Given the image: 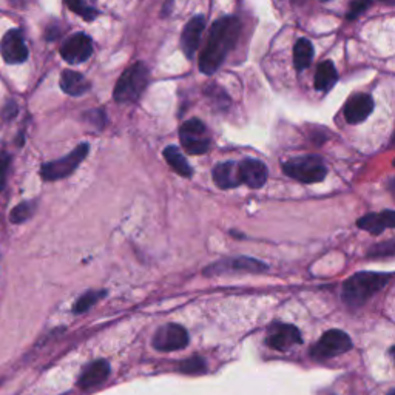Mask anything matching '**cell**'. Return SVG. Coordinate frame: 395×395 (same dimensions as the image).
Segmentation results:
<instances>
[{
  "label": "cell",
  "instance_id": "obj_27",
  "mask_svg": "<svg viewBox=\"0 0 395 395\" xmlns=\"http://www.w3.org/2000/svg\"><path fill=\"white\" fill-rule=\"evenodd\" d=\"M369 5H371V0H352L351 10H349V14H347L349 21L357 19L361 12H365L369 8Z\"/></svg>",
  "mask_w": 395,
  "mask_h": 395
},
{
  "label": "cell",
  "instance_id": "obj_14",
  "mask_svg": "<svg viewBox=\"0 0 395 395\" xmlns=\"http://www.w3.org/2000/svg\"><path fill=\"white\" fill-rule=\"evenodd\" d=\"M204 28H205L204 16L193 17L192 21L185 25L183 36H181V47H183L184 54L189 57V59H193V56L196 53Z\"/></svg>",
  "mask_w": 395,
  "mask_h": 395
},
{
  "label": "cell",
  "instance_id": "obj_10",
  "mask_svg": "<svg viewBox=\"0 0 395 395\" xmlns=\"http://www.w3.org/2000/svg\"><path fill=\"white\" fill-rule=\"evenodd\" d=\"M0 54L6 63H22L28 59V48L25 45L21 30H10L2 37Z\"/></svg>",
  "mask_w": 395,
  "mask_h": 395
},
{
  "label": "cell",
  "instance_id": "obj_23",
  "mask_svg": "<svg viewBox=\"0 0 395 395\" xmlns=\"http://www.w3.org/2000/svg\"><path fill=\"white\" fill-rule=\"evenodd\" d=\"M65 3L71 11L76 12L77 16H81L87 22H92L99 16V11L96 10L92 0H65Z\"/></svg>",
  "mask_w": 395,
  "mask_h": 395
},
{
  "label": "cell",
  "instance_id": "obj_30",
  "mask_svg": "<svg viewBox=\"0 0 395 395\" xmlns=\"http://www.w3.org/2000/svg\"><path fill=\"white\" fill-rule=\"evenodd\" d=\"M17 112H19V108H17V105H16V102H8L5 105V108H3V118H6V119H11V118H14V116L17 114Z\"/></svg>",
  "mask_w": 395,
  "mask_h": 395
},
{
  "label": "cell",
  "instance_id": "obj_32",
  "mask_svg": "<svg viewBox=\"0 0 395 395\" xmlns=\"http://www.w3.org/2000/svg\"><path fill=\"white\" fill-rule=\"evenodd\" d=\"M383 2H389V3H391V2H392V0H383Z\"/></svg>",
  "mask_w": 395,
  "mask_h": 395
},
{
  "label": "cell",
  "instance_id": "obj_15",
  "mask_svg": "<svg viewBox=\"0 0 395 395\" xmlns=\"http://www.w3.org/2000/svg\"><path fill=\"white\" fill-rule=\"evenodd\" d=\"M361 230H366L372 235H380L386 229L395 227V213L394 210H385L380 213H367L357 221Z\"/></svg>",
  "mask_w": 395,
  "mask_h": 395
},
{
  "label": "cell",
  "instance_id": "obj_19",
  "mask_svg": "<svg viewBox=\"0 0 395 395\" xmlns=\"http://www.w3.org/2000/svg\"><path fill=\"white\" fill-rule=\"evenodd\" d=\"M61 88L68 96H82L90 90V82L85 79V76L77 71L65 70L62 71L61 76Z\"/></svg>",
  "mask_w": 395,
  "mask_h": 395
},
{
  "label": "cell",
  "instance_id": "obj_9",
  "mask_svg": "<svg viewBox=\"0 0 395 395\" xmlns=\"http://www.w3.org/2000/svg\"><path fill=\"white\" fill-rule=\"evenodd\" d=\"M93 54V41L85 33H76L62 43L61 56L68 63L87 62Z\"/></svg>",
  "mask_w": 395,
  "mask_h": 395
},
{
  "label": "cell",
  "instance_id": "obj_26",
  "mask_svg": "<svg viewBox=\"0 0 395 395\" xmlns=\"http://www.w3.org/2000/svg\"><path fill=\"white\" fill-rule=\"evenodd\" d=\"M179 371L189 375H199L207 371V363L203 357H192L189 360L181 361Z\"/></svg>",
  "mask_w": 395,
  "mask_h": 395
},
{
  "label": "cell",
  "instance_id": "obj_7",
  "mask_svg": "<svg viewBox=\"0 0 395 395\" xmlns=\"http://www.w3.org/2000/svg\"><path fill=\"white\" fill-rule=\"evenodd\" d=\"M181 144L190 154H204L210 148V138L207 136V128L203 121L196 118L185 121L179 128Z\"/></svg>",
  "mask_w": 395,
  "mask_h": 395
},
{
  "label": "cell",
  "instance_id": "obj_29",
  "mask_svg": "<svg viewBox=\"0 0 395 395\" xmlns=\"http://www.w3.org/2000/svg\"><path fill=\"white\" fill-rule=\"evenodd\" d=\"M10 163H11V158L8 153L0 154V192H2L6 185V174H8Z\"/></svg>",
  "mask_w": 395,
  "mask_h": 395
},
{
  "label": "cell",
  "instance_id": "obj_21",
  "mask_svg": "<svg viewBox=\"0 0 395 395\" xmlns=\"http://www.w3.org/2000/svg\"><path fill=\"white\" fill-rule=\"evenodd\" d=\"M164 158L168 163V165H170L178 174H181V176L190 178L193 174V168L190 167L189 163H187L185 156L183 153H181L178 147L168 145L164 150Z\"/></svg>",
  "mask_w": 395,
  "mask_h": 395
},
{
  "label": "cell",
  "instance_id": "obj_4",
  "mask_svg": "<svg viewBox=\"0 0 395 395\" xmlns=\"http://www.w3.org/2000/svg\"><path fill=\"white\" fill-rule=\"evenodd\" d=\"M283 172L290 178L301 181V183L315 184L321 183V181L326 178L327 168L320 156L307 154V156L294 158L287 161V163H284Z\"/></svg>",
  "mask_w": 395,
  "mask_h": 395
},
{
  "label": "cell",
  "instance_id": "obj_16",
  "mask_svg": "<svg viewBox=\"0 0 395 395\" xmlns=\"http://www.w3.org/2000/svg\"><path fill=\"white\" fill-rule=\"evenodd\" d=\"M267 345L275 351H289L290 347L301 343V332L292 325H284L278 327L274 334L267 336Z\"/></svg>",
  "mask_w": 395,
  "mask_h": 395
},
{
  "label": "cell",
  "instance_id": "obj_12",
  "mask_svg": "<svg viewBox=\"0 0 395 395\" xmlns=\"http://www.w3.org/2000/svg\"><path fill=\"white\" fill-rule=\"evenodd\" d=\"M239 168V178H241L243 184H247L250 189H260L267 181L269 172L264 163L258 159H243L238 163Z\"/></svg>",
  "mask_w": 395,
  "mask_h": 395
},
{
  "label": "cell",
  "instance_id": "obj_1",
  "mask_svg": "<svg viewBox=\"0 0 395 395\" xmlns=\"http://www.w3.org/2000/svg\"><path fill=\"white\" fill-rule=\"evenodd\" d=\"M241 33V22L235 16H225L212 25L205 48L199 57V70L204 74H213L223 65L225 57L236 45Z\"/></svg>",
  "mask_w": 395,
  "mask_h": 395
},
{
  "label": "cell",
  "instance_id": "obj_2",
  "mask_svg": "<svg viewBox=\"0 0 395 395\" xmlns=\"http://www.w3.org/2000/svg\"><path fill=\"white\" fill-rule=\"evenodd\" d=\"M391 274L380 272H358L343 284L341 298L351 307L363 306L369 298L380 292L391 281Z\"/></svg>",
  "mask_w": 395,
  "mask_h": 395
},
{
  "label": "cell",
  "instance_id": "obj_13",
  "mask_svg": "<svg viewBox=\"0 0 395 395\" xmlns=\"http://www.w3.org/2000/svg\"><path fill=\"white\" fill-rule=\"evenodd\" d=\"M374 110V101L366 93L354 94L345 105V118L349 124H360L366 121Z\"/></svg>",
  "mask_w": 395,
  "mask_h": 395
},
{
  "label": "cell",
  "instance_id": "obj_20",
  "mask_svg": "<svg viewBox=\"0 0 395 395\" xmlns=\"http://www.w3.org/2000/svg\"><path fill=\"white\" fill-rule=\"evenodd\" d=\"M338 81V74H336V68L330 61L321 62L315 73V88L318 92H327L334 87V83Z\"/></svg>",
  "mask_w": 395,
  "mask_h": 395
},
{
  "label": "cell",
  "instance_id": "obj_28",
  "mask_svg": "<svg viewBox=\"0 0 395 395\" xmlns=\"http://www.w3.org/2000/svg\"><path fill=\"white\" fill-rule=\"evenodd\" d=\"M395 254V244L391 241H386L385 244H380L377 247L369 250V256H392Z\"/></svg>",
  "mask_w": 395,
  "mask_h": 395
},
{
  "label": "cell",
  "instance_id": "obj_25",
  "mask_svg": "<svg viewBox=\"0 0 395 395\" xmlns=\"http://www.w3.org/2000/svg\"><path fill=\"white\" fill-rule=\"evenodd\" d=\"M34 209H36V205L33 203H22V204L16 205L14 209H12L11 213H10L11 223H14V224L25 223V221H27V219H30L31 216H33Z\"/></svg>",
  "mask_w": 395,
  "mask_h": 395
},
{
  "label": "cell",
  "instance_id": "obj_24",
  "mask_svg": "<svg viewBox=\"0 0 395 395\" xmlns=\"http://www.w3.org/2000/svg\"><path fill=\"white\" fill-rule=\"evenodd\" d=\"M107 295V292H93V290H90V292L83 294L79 300L76 301L74 307H73V312L74 314H83L87 312L90 307H93L96 303H98L101 298H103Z\"/></svg>",
  "mask_w": 395,
  "mask_h": 395
},
{
  "label": "cell",
  "instance_id": "obj_6",
  "mask_svg": "<svg viewBox=\"0 0 395 395\" xmlns=\"http://www.w3.org/2000/svg\"><path fill=\"white\" fill-rule=\"evenodd\" d=\"M88 150H90L88 144L77 145L73 152L67 154V156L53 161V163L43 164L41 168V176L45 181H57L70 176V174L79 167L82 161L85 159Z\"/></svg>",
  "mask_w": 395,
  "mask_h": 395
},
{
  "label": "cell",
  "instance_id": "obj_8",
  "mask_svg": "<svg viewBox=\"0 0 395 395\" xmlns=\"http://www.w3.org/2000/svg\"><path fill=\"white\" fill-rule=\"evenodd\" d=\"M189 345V334L179 325H165L153 336V347L161 352L179 351Z\"/></svg>",
  "mask_w": 395,
  "mask_h": 395
},
{
  "label": "cell",
  "instance_id": "obj_31",
  "mask_svg": "<svg viewBox=\"0 0 395 395\" xmlns=\"http://www.w3.org/2000/svg\"><path fill=\"white\" fill-rule=\"evenodd\" d=\"M387 395H395V389H391L389 394H387Z\"/></svg>",
  "mask_w": 395,
  "mask_h": 395
},
{
  "label": "cell",
  "instance_id": "obj_3",
  "mask_svg": "<svg viewBox=\"0 0 395 395\" xmlns=\"http://www.w3.org/2000/svg\"><path fill=\"white\" fill-rule=\"evenodd\" d=\"M150 70L142 62H136L119 77L114 87V101L119 103L134 102L141 98L148 83Z\"/></svg>",
  "mask_w": 395,
  "mask_h": 395
},
{
  "label": "cell",
  "instance_id": "obj_18",
  "mask_svg": "<svg viewBox=\"0 0 395 395\" xmlns=\"http://www.w3.org/2000/svg\"><path fill=\"white\" fill-rule=\"evenodd\" d=\"M110 375V365L107 360H96L85 371L82 372L79 378V386L82 389H92V387L103 383Z\"/></svg>",
  "mask_w": 395,
  "mask_h": 395
},
{
  "label": "cell",
  "instance_id": "obj_17",
  "mask_svg": "<svg viewBox=\"0 0 395 395\" xmlns=\"http://www.w3.org/2000/svg\"><path fill=\"white\" fill-rule=\"evenodd\" d=\"M213 181L219 187V189H235V187L241 185V178H239V168L238 164L233 161L227 163L218 164L213 168Z\"/></svg>",
  "mask_w": 395,
  "mask_h": 395
},
{
  "label": "cell",
  "instance_id": "obj_5",
  "mask_svg": "<svg viewBox=\"0 0 395 395\" xmlns=\"http://www.w3.org/2000/svg\"><path fill=\"white\" fill-rule=\"evenodd\" d=\"M352 349V340L346 332L338 329L327 330L321 335V338L315 343L310 355L315 360H327L336 355L346 354Z\"/></svg>",
  "mask_w": 395,
  "mask_h": 395
},
{
  "label": "cell",
  "instance_id": "obj_11",
  "mask_svg": "<svg viewBox=\"0 0 395 395\" xmlns=\"http://www.w3.org/2000/svg\"><path fill=\"white\" fill-rule=\"evenodd\" d=\"M267 270V265L264 263L254 260V258H229V260H221L209 265L205 269V275H218L225 274V272H250V274H258V272Z\"/></svg>",
  "mask_w": 395,
  "mask_h": 395
},
{
  "label": "cell",
  "instance_id": "obj_22",
  "mask_svg": "<svg viewBox=\"0 0 395 395\" xmlns=\"http://www.w3.org/2000/svg\"><path fill=\"white\" fill-rule=\"evenodd\" d=\"M314 59V47L307 39H300L296 41L294 47V65L298 71L309 68Z\"/></svg>",
  "mask_w": 395,
  "mask_h": 395
}]
</instances>
